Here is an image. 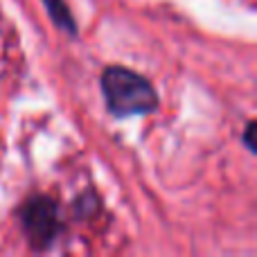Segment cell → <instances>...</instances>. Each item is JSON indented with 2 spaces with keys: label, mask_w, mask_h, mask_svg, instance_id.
Segmentation results:
<instances>
[{
  "label": "cell",
  "mask_w": 257,
  "mask_h": 257,
  "mask_svg": "<svg viewBox=\"0 0 257 257\" xmlns=\"http://www.w3.org/2000/svg\"><path fill=\"white\" fill-rule=\"evenodd\" d=\"M102 93L113 115H138L156 108L151 84L128 68H108L102 77Z\"/></svg>",
  "instance_id": "6da1fadb"
}]
</instances>
